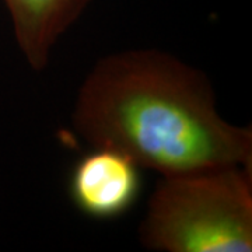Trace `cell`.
<instances>
[{
  "mask_svg": "<svg viewBox=\"0 0 252 252\" xmlns=\"http://www.w3.org/2000/svg\"><path fill=\"white\" fill-rule=\"evenodd\" d=\"M142 167L114 147L93 146L74 164L69 195L87 216L111 220L125 215L142 190Z\"/></svg>",
  "mask_w": 252,
  "mask_h": 252,
  "instance_id": "3957f363",
  "label": "cell"
},
{
  "mask_svg": "<svg viewBox=\"0 0 252 252\" xmlns=\"http://www.w3.org/2000/svg\"><path fill=\"white\" fill-rule=\"evenodd\" d=\"M18 48L34 70L45 69L51 51L90 0H4Z\"/></svg>",
  "mask_w": 252,
  "mask_h": 252,
  "instance_id": "277c9868",
  "label": "cell"
},
{
  "mask_svg": "<svg viewBox=\"0 0 252 252\" xmlns=\"http://www.w3.org/2000/svg\"><path fill=\"white\" fill-rule=\"evenodd\" d=\"M73 125L91 146L114 147L161 175L252 170L251 127L220 117L205 74L161 51L99 59L79 89Z\"/></svg>",
  "mask_w": 252,
  "mask_h": 252,
  "instance_id": "6da1fadb",
  "label": "cell"
},
{
  "mask_svg": "<svg viewBox=\"0 0 252 252\" xmlns=\"http://www.w3.org/2000/svg\"><path fill=\"white\" fill-rule=\"evenodd\" d=\"M140 240L154 251H252V170L219 165L162 175Z\"/></svg>",
  "mask_w": 252,
  "mask_h": 252,
  "instance_id": "7a4b0ae2",
  "label": "cell"
}]
</instances>
